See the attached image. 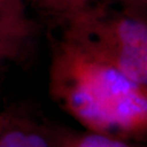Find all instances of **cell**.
Returning a JSON list of instances; mask_svg holds the SVG:
<instances>
[{"mask_svg": "<svg viewBox=\"0 0 147 147\" xmlns=\"http://www.w3.org/2000/svg\"><path fill=\"white\" fill-rule=\"evenodd\" d=\"M48 93L85 130L142 143L147 134V86L58 35L51 38Z\"/></svg>", "mask_w": 147, "mask_h": 147, "instance_id": "1", "label": "cell"}, {"mask_svg": "<svg viewBox=\"0 0 147 147\" xmlns=\"http://www.w3.org/2000/svg\"><path fill=\"white\" fill-rule=\"evenodd\" d=\"M53 21L59 37L147 86L144 10L113 0H92Z\"/></svg>", "mask_w": 147, "mask_h": 147, "instance_id": "2", "label": "cell"}, {"mask_svg": "<svg viewBox=\"0 0 147 147\" xmlns=\"http://www.w3.org/2000/svg\"><path fill=\"white\" fill-rule=\"evenodd\" d=\"M34 31L25 0H0V40L13 60L25 51Z\"/></svg>", "mask_w": 147, "mask_h": 147, "instance_id": "3", "label": "cell"}, {"mask_svg": "<svg viewBox=\"0 0 147 147\" xmlns=\"http://www.w3.org/2000/svg\"><path fill=\"white\" fill-rule=\"evenodd\" d=\"M53 147H144L142 143L126 141L90 131H76L57 124H47Z\"/></svg>", "mask_w": 147, "mask_h": 147, "instance_id": "4", "label": "cell"}, {"mask_svg": "<svg viewBox=\"0 0 147 147\" xmlns=\"http://www.w3.org/2000/svg\"><path fill=\"white\" fill-rule=\"evenodd\" d=\"M26 112L21 108L0 109V147H24Z\"/></svg>", "mask_w": 147, "mask_h": 147, "instance_id": "5", "label": "cell"}, {"mask_svg": "<svg viewBox=\"0 0 147 147\" xmlns=\"http://www.w3.org/2000/svg\"><path fill=\"white\" fill-rule=\"evenodd\" d=\"M24 147H53L46 122H39L26 112Z\"/></svg>", "mask_w": 147, "mask_h": 147, "instance_id": "6", "label": "cell"}, {"mask_svg": "<svg viewBox=\"0 0 147 147\" xmlns=\"http://www.w3.org/2000/svg\"><path fill=\"white\" fill-rule=\"evenodd\" d=\"M89 1L92 0H35V3L42 13L57 20Z\"/></svg>", "mask_w": 147, "mask_h": 147, "instance_id": "7", "label": "cell"}, {"mask_svg": "<svg viewBox=\"0 0 147 147\" xmlns=\"http://www.w3.org/2000/svg\"><path fill=\"white\" fill-rule=\"evenodd\" d=\"M113 1H118V2L123 3V5L134 7L137 9H142V10H145L147 2V0H113Z\"/></svg>", "mask_w": 147, "mask_h": 147, "instance_id": "8", "label": "cell"}, {"mask_svg": "<svg viewBox=\"0 0 147 147\" xmlns=\"http://www.w3.org/2000/svg\"><path fill=\"white\" fill-rule=\"evenodd\" d=\"M5 61H13V58L9 53V50L5 48V46L0 40V67L5 62Z\"/></svg>", "mask_w": 147, "mask_h": 147, "instance_id": "9", "label": "cell"}]
</instances>
